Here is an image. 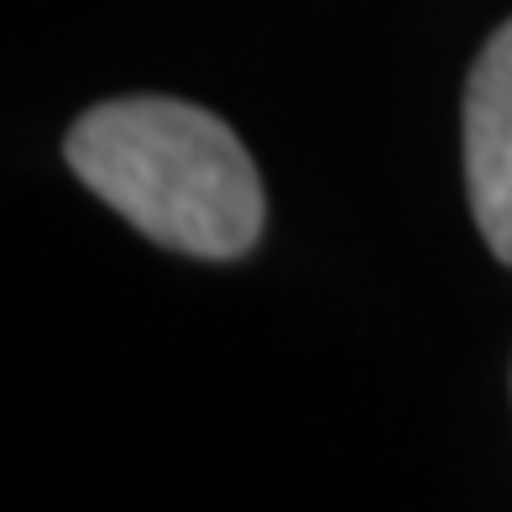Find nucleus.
Masks as SVG:
<instances>
[{"mask_svg": "<svg viewBox=\"0 0 512 512\" xmlns=\"http://www.w3.org/2000/svg\"><path fill=\"white\" fill-rule=\"evenodd\" d=\"M63 157L89 194L157 246L230 262L262 236L267 199L251 152L220 115L189 100H105L74 121Z\"/></svg>", "mask_w": 512, "mask_h": 512, "instance_id": "nucleus-1", "label": "nucleus"}, {"mask_svg": "<svg viewBox=\"0 0 512 512\" xmlns=\"http://www.w3.org/2000/svg\"><path fill=\"white\" fill-rule=\"evenodd\" d=\"M465 194L481 241L512 267V21L481 48L465 84Z\"/></svg>", "mask_w": 512, "mask_h": 512, "instance_id": "nucleus-2", "label": "nucleus"}]
</instances>
